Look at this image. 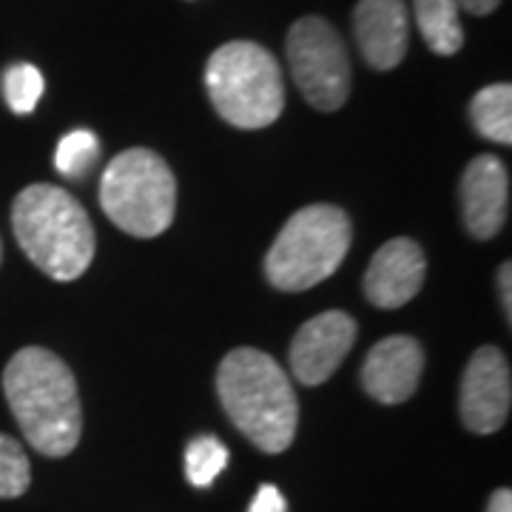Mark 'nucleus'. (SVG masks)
<instances>
[{"label": "nucleus", "instance_id": "nucleus-1", "mask_svg": "<svg viewBox=\"0 0 512 512\" xmlns=\"http://www.w3.org/2000/svg\"><path fill=\"white\" fill-rule=\"evenodd\" d=\"M9 410L37 453L63 458L83 436V407L69 365L46 348L18 350L3 370Z\"/></svg>", "mask_w": 512, "mask_h": 512}, {"label": "nucleus", "instance_id": "nucleus-2", "mask_svg": "<svg viewBox=\"0 0 512 512\" xmlns=\"http://www.w3.org/2000/svg\"><path fill=\"white\" fill-rule=\"evenodd\" d=\"M217 393L237 430L262 453H285L296 436L299 402L279 362L256 348H237L222 359Z\"/></svg>", "mask_w": 512, "mask_h": 512}, {"label": "nucleus", "instance_id": "nucleus-3", "mask_svg": "<svg viewBox=\"0 0 512 512\" xmlns=\"http://www.w3.org/2000/svg\"><path fill=\"white\" fill-rule=\"evenodd\" d=\"M12 231L23 254L57 282H74L92 265V220L60 185L37 183L23 188L12 205Z\"/></svg>", "mask_w": 512, "mask_h": 512}, {"label": "nucleus", "instance_id": "nucleus-4", "mask_svg": "<svg viewBox=\"0 0 512 512\" xmlns=\"http://www.w3.org/2000/svg\"><path fill=\"white\" fill-rule=\"evenodd\" d=\"M205 89L222 120L245 131L271 126L285 109L282 69L265 46L251 40H231L211 55Z\"/></svg>", "mask_w": 512, "mask_h": 512}, {"label": "nucleus", "instance_id": "nucleus-5", "mask_svg": "<svg viewBox=\"0 0 512 512\" xmlns=\"http://www.w3.org/2000/svg\"><path fill=\"white\" fill-rule=\"evenodd\" d=\"M353 239L350 217L328 202L296 211L265 256V276L276 291L316 288L339 271Z\"/></svg>", "mask_w": 512, "mask_h": 512}, {"label": "nucleus", "instance_id": "nucleus-6", "mask_svg": "<svg viewBox=\"0 0 512 512\" xmlns=\"http://www.w3.org/2000/svg\"><path fill=\"white\" fill-rule=\"evenodd\" d=\"M100 205L106 217L131 237H160L177 214V180L157 151L128 148L103 171Z\"/></svg>", "mask_w": 512, "mask_h": 512}, {"label": "nucleus", "instance_id": "nucleus-7", "mask_svg": "<svg viewBox=\"0 0 512 512\" xmlns=\"http://www.w3.org/2000/svg\"><path fill=\"white\" fill-rule=\"evenodd\" d=\"M288 66L302 97L319 111H336L348 103L350 57L339 32L325 18L296 20L288 32Z\"/></svg>", "mask_w": 512, "mask_h": 512}, {"label": "nucleus", "instance_id": "nucleus-8", "mask_svg": "<svg viewBox=\"0 0 512 512\" xmlns=\"http://www.w3.org/2000/svg\"><path fill=\"white\" fill-rule=\"evenodd\" d=\"M512 376L507 356L493 345L478 348L461 376L458 413L470 433L490 436L510 419Z\"/></svg>", "mask_w": 512, "mask_h": 512}, {"label": "nucleus", "instance_id": "nucleus-9", "mask_svg": "<svg viewBox=\"0 0 512 512\" xmlns=\"http://www.w3.org/2000/svg\"><path fill=\"white\" fill-rule=\"evenodd\" d=\"M359 325L345 311H325L308 319L291 342V370L299 384H325L356 345Z\"/></svg>", "mask_w": 512, "mask_h": 512}, {"label": "nucleus", "instance_id": "nucleus-10", "mask_svg": "<svg viewBox=\"0 0 512 512\" xmlns=\"http://www.w3.org/2000/svg\"><path fill=\"white\" fill-rule=\"evenodd\" d=\"M461 211L470 237L493 239L510 214V171L495 154H478L461 177Z\"/></svg>", "mask_w": 512, "mask_h": 512}, {"label": "nucleus", "instance_id": "nucleus-11", "mask_svg": "<svg viewBox=\"0 0 512 512\" xmlns=\"http://www.w3.org/2000/svg\"><path fill=\"white\" fill-rule=\"evenodd\" d=\"M427 256L416 239H390L373 254L365 271V296L370 305L393 311L402 308L424 285Z\"/></svg>", "mask_w": 512, "mask_h": 512}, {"label": "nucleus", "instance_id": "nucleus-12", "mask_svg": "<svg viewBox=\"0 0 512 512\" xmlns=\"http://www.w3.org/2000/svg\"><path fill=\"white\" fill-rule=\"evenodd\" d=\"M424 348L413 336H387L376 342L362 365V384L379 404H402L419 390Z\"/></svg>", "mask_w": 512, "mask_h": 512}, {"label": "nucleus", "instance_id": "nucleus-13", "mask_svg": "<svg viewBox=\"0 0 512 512\" xmlns=\"http://www.w3.org/2000/svg\"><path fill=\"white\" fill-rule=\"evenodd\" d=\"M407 3L404 0H359L353 9V35L359 52L376 72L396 69L407 55Z\"/></svg>", "mask_w": 512, "mask_h": 512}, {"label": "nucleus", "instance_id": "nucleus-14", "mask_svg": "<svg viewBox=\"0 0 512 512\" xmlns=\"http://www.w3.org/2000/svg\"><path fill=\"white\" fill-rule=\"evenodd\" d=\"M419 32L430 52L450 57L464 46V29L458 20V0H413Z\"/></svg>", "mask_w": 512, "mask_h": 512}, {"label": "nucleus", "instance_id": "nucleus-15", "mask_svg": "<svg viewBox=\"0 0 512 512\" xmlns=\"http://www.w3.org/2000/svg\"><path fill=\"white\" fill-rule=\"evenodd\" d=\"M470 120L481 137L498 146L512 143V86L510 83H493L473 97L470 103Z\"/></svg>", "mask_w": 512, "mask_h": 512}, {"label": "nucleus", "instance_id": "nucleus-16", "mask_svg": "<svg viewBox=\"0 0 512 512\" xmlns=\"http://www.w3.org/2000/svg\"><path fill=\"white\" fill-rule=\"evenodd\" d=\"M100 160V140L89 128H74L57 143L55 165L69 180H86Z\"/></svg>", "mask_w": 512, "mask_h": 512}, {"label": "nucleus", "instance_id": "nucleus-17", "mask_svg": "<svg viewBox=\"0 0 512 512\" xmlns=\"http://www.w3.org/2000/svg\"><path fill=\"white\" fill-rule=\"evenodd\" d=\"M228 467V450L214 436H197L185 447V476L194 487H211L214 478Z\"/></svg>", "mask_w": 512, "mask_h": 512}, {"label": "nucleus", "instance_id": "nucleus-18", "mask_svg": "<svg viewBox=\"0 0 512 512\" xmlns=\"http://www.w3.org/2000/svg\"><path fill=\"white\" fill-rule=\"evenodd\" d=\"M46 80L32 63H15L3 72V97L15 114H32L43 97Z\"/></svg>", "mask_w": 512, "mask_h": 512}, {"label": "nucleus", "instance_id": "nucleus-19", "mask_svg": "<svg viewBox=\"0 0 512 512\" xmlns=\"http://www.w3.org/2000/svg\"><path fill=\"white\" fill-rule=\"evenodd\" d=\"M32 484V464L18 439L0 433V498H20Z\"/></svg>", "mask_w": 512, "mask_h": 512}, {"label": "nucleus", "instance_id": "nucleus-20", "mask_svg": "<svg viewBox=\"0 0 512 512\" xmlns=\"http://www.w3.org/2000/svg\"><path fill=\"white\" fill-rule=\"evenodd\" d=\"M248 512H288V504H285V498L279 493V487H274V484H262V487L256 490Z\"/></svg>", "mask_w": 512, "mask_h": 512}, {"label": "nucleus", "instance_id": "nucleus-21", "mask_svg": "<svg viewBox=\"0 0 512 512\" xmlns=\"http://www.w3.org/2000/svg\"><path fill=\"white\" fill-rule=\"evenodd\" d=\"M512 265L504 262L498 268V291H501V305H504V313H507V322H512Z\"/></svg>", "mask_w": 512, "mask_h": 512}, {"label": "nucleus", "instance_id": "nucleus-22", "mask_svg": "<svg viewBox=\"0 0 512 512\" xmlns=\"http://www.w3.org/2000/svg\"><path fill=\"white\" fill-rule=\"evenodd\" d=\"M498 3L501 0H458V6H464L470 15H476V18H484V15H490L498 9Z\"/></svg>", "mask_w": 512, "mask_h": 512}, {"label": "nucleus", "instance_id": "nucleus-23", "mask_svg": "<svg viewBox=\"0 0 512 512\" xmlns=\"http://www.w3.org/2000/svg\"><path fill=\"white\" fill-rule=\"evenodd\" d=\"M487 512H512V493L507 487H501V490H495V493L490 495Z\"/></svg>", "mask_w": 512, "mask_h": 512}, {"label": "nucleus", "instance_id": "nucleus-24", "mask_svg": "<svg viewBox=\"0 0 512 512\" xmlns=\"http://www.w3.org/2000/svg\"><path fill=\"white\" fill-rule=\"evenodd\" d=\"M0 259H3V245H0Z\"/></svg>", "mask_w": 512, "mask_h": 512}]
</instances>
